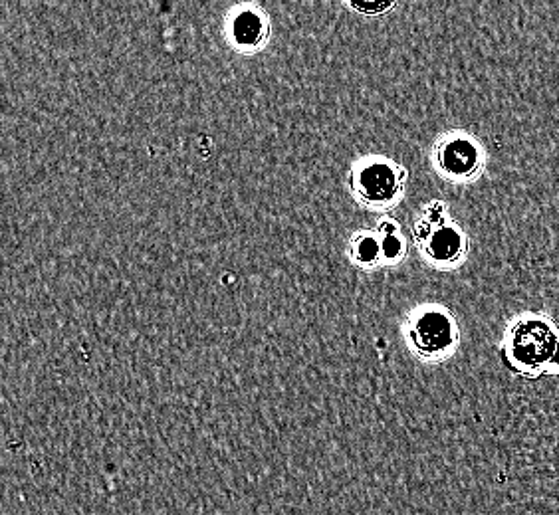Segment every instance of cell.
<instances>
[{
    "label": "cell",
    "mask_w": 559,
    "mask_h": 515,
    "mask_svg": "<svg viewBox=\"0 0 559 515\" xmlns=\"http://www.w3.org/2000/svg\"><path fill=\"white\" fill-rule=\"evenodd\" d=\"M559 347V325L546 311H520L504 327L498 355L504 367L522 379L550 375V365Z\"/></svg>",
    "instance_id": "6da1fadb"
},
{
    "label": "cell",
    "mask_w": 559,
    "mask_h": 515,
    "mask_svg": "<svg viewBox=\"0 0 559 515\" xmlns=\"http://www.w3.org/2000/svg\"><path fill=\"white\" fill-rule=\"evenodd\" d=\"M413 246L421 260L437 272H454L470 256V236L456 222L445 201L433 199L421 206L413 228Z\"/></svg>",
    "instance_id": "7a4b0ae2"
},
{
    "label": "cell",
    "mask_w": 559,
    "mask_h": 515,
    "mask_svg": "<svg viewBox=\"0 0 559 515\" xmlns=\"http://www.w3.org/2000/svg\"><path fill=\"white\" fill-rule=\"evenodd\" d=\"M345 187L359 208L387 216L405 201L409 169L387 155L367 153L351 161Z\"/></svg>",
    "instance_id": "3957f363"
},
{
    "label": "cell",
    "mask_w": 559,
    "mask_h": 515,
    "mask_svg": "<svg viewBox=\"0 0 559 515\" xmlns=\"http://www.w3.org/2000/svg\"><path fill=\"white\" fill-rule=\"evenodd\" d=\"M401 337L409 353L425 365L447 363L462 339L456 315L439 302H423L409 309L401 321Z\"/></svg>",
    "instance_id": "277c9868"
},
{
    "label": "cell",
    "mask_w": 559,
    "mask_h": 515,
    "mask_svg": "<svg viewBox=\"0 0 559 515\" xmlns=\"http://www.w3.org/2000/svg\"><path fill=\"white\" fill-rule=\"evenodd\" d=\"M429 161L448 185L468 187L480 181L488 169V149L466 129H447L433 141Z\"/></svg>",
    "instance_id": "5b68a950"
},
{
    "label": "cell",
    "mask_w": 559,
    "mask_h": 515,
    "mask_svg": "<svg viewBox=\"0 0 559 515\" xmlns=\"http://www.w3.org/2000/svg\"><path fill=\"white\" fill-rule=\"evenodd\" d=\"M272 30V18L258 2H236L224 12V42L236 56L252 58L264 52L272 40Z\"/></svg>",
    "instance_id": "8992f818"
},
{
    "label": "cell",
    "mask_w": 559,
    "mask_h": 515,
    "mask_svg": "<svg viewBox=\"0 0 559 515\" xmlns=\"http://www.w3.org/2000/svg\"><path fill=\"white\" fill-rule=\"evenodd\" d=\"M345 256L351 266L365 274H373L383 268V250L379 236L373 228H361L349 234L345 242Z\"/></svg>",
    "instance_id": "52a82bcc"
},
{
    "label": "cell",
    "mask_w": 559,
    "mask_h": 515,
    "mask_svg": "<svg viewBox=\"0 0 559 515\" xmlns=\"http://www.w3.org/2000/svg\"><path fill=\"white\" fill-rule=\"evenodd\" d=\"M379 236L383 250V268H397L409 256V238L403 232V226L393 216H379L373 228Z\"/></svg>",
    "instance_id": "ba28073f"
},
{
    "label": "cell",
    "mask_w": 559,
    "mask_h": 515,
    "mask_svg": "<svg viewBox=\"0 0 559 515\" xmlns=\"http://www.w3.org/2000/svg\"><path fill=\"white\" fill-rule=\"evenodd\" d=\"M345 8L357 12V14H365V16H383L391 10L397 8L395 2H367V4H357V2H343Z\"/></svg>",
    "instance_id": "9c48e42d"
},
{
    "label": "cell",
    "mask_w": 559,
    "mask_h": 515,
    "mask_svg": "<svg viewBox=\"0 0 559 515\" xmlns=\"http://www.w3.org/2000/svg\"><path fill=\"white\" fill-rule=\"evenodd\" d=\"M548 377H559V347L556 355H554V361L550 365V375Z\"/></svg>",
    "instance_id": "30bf717a"
}]
</instances>
